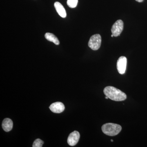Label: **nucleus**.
<instances>
[{
    "label": "nucleus",
    "instance_id": "f257e3e1",
    "mask_svg": "<svg viewBox=\"0 0 147 147\" xmlns=\"http://www.w3.org/2000/svg\"><path fill=\"white\" fill-rule=\"evenodd\" d=\"M103 92L108 98L115 101H123L127 98L126 95L125 93L113 86L105 87L103 90Z\"/></svg>",
    "mask_w": 147,
    "mask_h": 147
},
{
    "label": "nucleus",
    "instance_id": "f03ea898",
    "mask_svg": "<svg viewBox=\"0 0 147 147\" xmlns=\"http://www.w3.org/2000/svg\"><path fill=\"white\" fill-rule=\"evenodd\" d=\"M122 127L119 125L113 123H107L102 126V130L103 133L110 136L117 135L121 130Z\"/></svg>",
    "mask_w": 147,
    "mask_h": 147
},
{
    "label": "nucleus",
    "instance_id": "7ed1b4c3",
    "mask_svg": "<svg viewBox=\"0 0 147 147\" xmlns=\"http://www.w3.org/2000/svg\"><path fill=\"white\" fill-rule=\"evenodd\" d=\"M101 43V37L100 34H96L92 36L88 42V46L94 50H98Z\"/></svg>",
    "mask_w": 147,
    "mask_h": 147
},
{
    "label": "nucleus",
    "instance_id": "20e7f679",
    "mask_svg": "<svg viewBox=\"0 0 147 147\" xmlns=\"http://www.w3.org/2000/svg\"><path fill=\"white\" fill-rule=\"evenodd\" d=\"M123 29V23L121 20L116 21L111 29L112 34L114 36L117 37L120 35Z\"/></svg>",
    "mask_w": 147,
    "mask_h": 147
},
{
    "label": "nucleus",
    "instance_id": "39448f33",
    "mask_svg": "<svg viewBox=\"0 0 147 147\" xmlns=\"http://www.w3.org/2000/svg\"><path fill=\"white\" fill-rule=\"evenodd\" d=\"M127 62V60L125 57L122 56L119 58L117 62V69L119 73L121 74H123L125 73Z\"/></svg>",
    "mask_w": 147,
    "mask_h": 147
},
{
    "label": "nucleus",
    "instance_id": "423d86ee",
    "mask_svg": "<svg viewBox=\"0 0 147 147\" xmlns=\"http://www.w3.org/2000/svg\"><path fill=\"white\" fill-rule=\"evenodd\" d=\"M80 134L78 131H74L69 134L67 139V143L69 146H75L80 139Z\"/></svg>",
    "mask_w": 147,
    "mask_h": 147
},
{
    "label": "nucleus",
    "instance_id": "0eeeda50",
    "mask_svg": "<svg viewBox=\"0 0 147 147\" xmlns=\"http://www.w3.org/2000/svg\"><path fill=\"white\" fill-rule=\"evenodd\" d=\"M50 110L55 113H62L65 110V106L61 102H57L51 104L50 106Z\"/></svg>",
    "mask_w": 147,
    "mask_h": 147
},
{
    "label": "nucleus",
    "instance_id": "6e6552de",
    "mask_svg": "<svg viewBox=\"0 0 147 147\" xmlns=\"http://www.w3.org/2000/svg\"><path fill=\"white\" fill-rule=\"evenodd\" d=\"M54 5H55V9L60 16L62 18H65L66 16V12L62 5L59 2H56L55 3Z\"/></svg>",
    "mask_w": 147,
    "mask_h": 147
},
{
    "label": "nucleus",
    "instance_id": "1a4fd4ad",
    "mask_svg": "<svg viewBox=\"0 0 147 147\" xmlns=\"http://www.w3.org/2000/svg\"><path fill=\"white\" fill-rule=\"evenodd\" d=\"M13 122L10 119L6 118L3 121L2 127L3 130L6 132L10 131L13 127Z\"/></svg>",
    "mask_w": 147,
    "mask_h": 147
},
{
    "label": "nucleus",
    "instance_id": "9d476101",
    "mask_svg": "<svg viewBox=\"0 0 147 147\" xmlns=\"http://www.w3.org/2000/svg\"><path fill=\"white\" fill-rule=\"evenodd\" d=\"M45 38L48 41L54 42L56 45H59L60 42L57 37L50 33H46L45 35Z\"/></svg>",
    "mask_w": 147,
    "mask_h": 147
},
{
    "label": "nucleus",
    "instance_id": "9b49d317",
    "mask_svg": "<svg viewBox=\"0 0 147 147\" xmlns=\"http://www.w3.org/2000/svg\"><path fill=\"white\" fill-rule=\"evenodd\" d=\"M78 0H67V5L70 8L76 7L78 4Z\"/></svg>",
    "mask_w": 147,
    "mask_h": 147
},
{
    "label": "nucleus",
    "instance_id": "f8f14e48",
    "mask_svg": "<svg viewBox=\"0 0 147 147\" xmlns=\"http://www.w3.org/2000/svg\"><path fill=\"white\" fill-rule=\"evenodd\" d=\"M44 144V142L40 139H38L35 140L33 144V147H42Z\"/></svg>",
    "mask_w": 147,
    "mask_h": 147
},
{
    "label": "nucleus",
    "instance_id": "ddd939ff",
    "mask_svg": "<svg viewBox=\"0 0 147 147\" xmlns=\"http://www.w3.org/2000/svg\"><path fill=\"white\" fill-rule=\"evenodd\" d=\"M135 1H137L138 2H142L144 0H135Z\"/></svg>",
    "mask_w": 147,
    "mask_h": 147
},
{
    "label": "nucleus",
    "instance_id": "4468645a",
    "mask_svg": "<svg viewBox=\"0 0 147 147\" xmlns=\"http://www.w3.org/2000/svg\"><path fill=\"white\" fill-rule=\"evenodd\" d=\"M105 98H106V99H108V98H108V96H105Z\"/></svg>",
    "mask_w": 147,
    "mask_h": 147
},
{
    "label": "nucleus",
    "instance_id": "2eb2a0df",
    "mask_svg": "<svg viewBox=\"0 0 147 147\" xmlns=\"http://www.w3.org/2000/svg\"><path fill=\"white\" fill-rule=\"evenodd\" d=\"M111 36L113 37V36H113V34H112V35H111Z\"/></svg>",
    "mask_w": 147,
    "mask_h": 147
},
{
    "label": "nucleus",
    "instance_id": "dca6fc26",
    "mask_svg": "<svg viewBox=\"0 0 147 147\" xmlns=\"http://www.w3.org/2000/svg\"><path fill=\"white\" fill-rule=\"evenodd\" d=\"M111 142H113V140H111Z\"/></svg>",
    "mask_w": 147,
    "mask_h": 147
}]
</instances>
